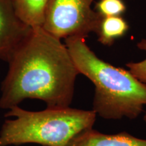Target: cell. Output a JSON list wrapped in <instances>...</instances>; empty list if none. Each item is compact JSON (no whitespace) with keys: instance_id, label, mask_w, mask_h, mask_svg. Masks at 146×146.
Here are the masks:
<instances>
[{"instance_id":"6da1fadb","label":"cell","mask_w":146,"mask_h":146,"mask_svg":"<svg viewBox=\"0 0 146 146\" xmlns=\"http://www.w3.org/2000/svg\"><path fill=\"white\" fill-rule=\"evenodd\" d=\"M7 62L0 108L10 110L27 99L41 100L48 108L70 107L79 72L59 38L42 27L31 28Z\"/></svg>"},{"instance_id":"7a4b0ae2","label":"cell","mask_w":146,"mask_h":146,"mask_svg":"<svg viewBox=\"0 0 146 146\" xmlns=\"http://www.w3.org/2000/svg\"><path fill=\"white\" fill-rule=\"evenodd\" d=\"M65 45L79 74L95 85L93 110L107 120L135 119L146 105V85L129 70L104 61L89 48L85 38L65 39Z\"/></svg>"},{"instance_id":"3957f363","label":"cell","mask_w":146,"mask_h":146,"mask_svg":"<svg viewBox=\"0 0 146 146\" xmlns=\"http://www.w3.org/2000/svg\"><path fill=\"white\" fill-rule=\"evenodd\" d=\"M94 110L70 107L33 112L14 106L5 113L0 130V146L36 143L67 146L76 135L91 129L96 119Z\"/></svg>"},{"instance_id":"277c9868","label":"cell","mask_w":146,"mask_h":146,"mask_svg":"<svg viewBox=\"0 0 146 146\" xmlns=\"http://www.w3.org/2000/svg\"><path fill=\"white\" fill-rule=\"evenodd\" d=\"M93 1L50 0L42 28L60 39L96 33L102 16L91 8Z\"/></svg>"},{"instance_id":"5b68a950","label":"cell","mask_w":146,"mask_h":146,"mask_svg":"<svg viewBox=\"0 0 146 146\" xmlns=\"http://www.w3.org/2000/svg\"><path fill=\"white\" fill-rule=\"evenodd\" d=\"M31 29L16 16L12 0H0V59L8 62Z\"/></svg>"},{"instance_id":"8992f818","label":"cell","mask_w":146,"mask_h":146,"mask_svg":"<svg viewBox=\"0 0 146 146\" xmlns=\"http://www.w3.org/2000/svg\"><path fill=\"white\" fill-rule=\"evenodd\" d=\"M67 146H146V139L135 137L125 131L107 135L91 128L76 135Z\"/></svg>"},{"instance_id":"52a82bcc","label":"cell","mask_w":146,"mask_h":146,"mask_svg":"<svg viewBox=\"0 0 146 146\" xmlns=\"http://www.w3.org/2000/svg\"><path fill=\"white\" fill-rule=\"evenodd\" d=\"M50 0H12L14 11L21 21L31 28L43 27Z\"/></svg>"},{"instance_id":"ba28073f","label":"cell","mask_w":146,"mask_h":146,"mask_svg":"<svg viewBox=\"0 0 146 146\" xmlns=\"http://www.w3.org/2000/svg\"><path fill=\"white\" fill-rule=\"evenodd\" d=\"M129 25L121 16L102 17L96 31L98 41L105 45H111L116 39L125 35Z\"/></svg>"},{"instance_id":"9c48e42d","label":"cell","mask_w":146,"mask_h":146,"mask_svg":"<svg viewBox=\"0 0 146 146\" xmlns=\"http://www.w3.org/2000/svg\"><path fill=\"white\" fill-rule=\"evenodd\" d=\"M95 10L102 17L120 16L126 11V5L123 0H99Z\"/></svg>"},{"instance_id":"30bf717a","label":"cell","mask_w":146,"mask_h":146,"mask_svg":"<svg viewBox=\"0 0 146 146\" xmlns=\"http://www.w3.org/2000/svg\"><path fill=\"white\" fill-rule=\"evenodd\" d=\"M139 49L146 52V39H142L137 43ZM131 74L146 85V59L139 62H129L126 64Z\"/></svg>"},{"instance_id":"8fae6325","label":"cell","mask_w":146,"mask_h":146,"mask_svg":"<svg viewBox=\"0 0 146 146\" xmlns=\"http://www.w3.org/2000/svg\"><path fill=\"white\" fill-rule=\"evenodd\" d=\"M143 120H144V121H145V123H146V113H145V115H144V116H143Z\"/></svg>"}]
</instances>
